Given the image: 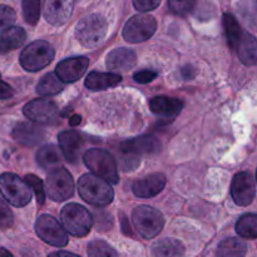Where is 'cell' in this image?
<instances>
[{"instance_id": "cell-7", "label": "cell", "mask_w": 257, "mask_h": 257, "mask_svg": "<svg viewBox=\"0 0 257 257\" xmlns=\"http://www.w3.org/2000/svg\"><path fill=\"white\" fill-rule=\"evenodd\" d=\"M74 180L65 168L57 167L50 171L45 180V195L53 201L63 202L74 195Z\"/></svg>"}, {"instance_id": "cell-18", "label": "cell", "mask_w": 257, "mask_h": 257, "mask_svg": "<svg viewBox=\"0 0 257 257\" xmlns=\"http://www.w3.org/2000/svg\"><path fill=\"white\" fill-rule=\"evenodd\" d=\"M58 141H59L60 151L65 160L70 163L77 162L83 146L82 136L75 131H64L59 133Z\"/></svg>"}, {"instance_id": "cell-23", "label": "cell", "mask_w": 257, "mask_h": 257, "mask_svg": "<svg viewBox=\"0 0 257 257\" xmlns=\"http://www.w3.org/2000/svg\"><path fill=\"white\" fill-rule=\"evenodd\" d=\"M122 80V77L117 73L90 72L85 78L84 85L90 90H103L114 87Z\"/></svg>"}, {"instance_id": "cell-14", "label": "cell", "mask_w": 257, "mask_h": 257, "mask_svg": "<svg viewBox=\"0 0 257 257\" xmlns=\"http://www.w3.org/2000/svg\"><path fill=\"white\" fill-rule=\"evenodd\" d=\"M74 0H45L44 17L52 25L59 27L69 20Z\"/></svg>"}, {"instance_id": "cell-9", "label": "cell", "mask_w": 257, "mask_h": 257, "mask_svg": "<svg viewBox=\"0 0 257 257\" xmlns=\"http://www.w3.org/2000/svg\"><path fill=\"white\" fill-rule=\"evenodd\" d=\"M157 30V22L152 15L138 14L131 18L123 28V38L128 43H142L150 39Z\"/></svg>"}, {"instance_id": "cell-8", "label": "cell", "mask_w": 257, "mask_h": 257, "mask_svg": "<svg viewBox=\"0 0 257 257\" xmlns=\"http://www.w3.org/2000/svg\"><path fill=\"white\" fill-rule=\"evenodd\" d=\"M0 192L15 207H24L32 200L29 186L14 173H3L0 176Z\"/></svg>"}, {"instance_id": "cell-21", "label": "cell", "mask_w": 257, "mask_h": 257, "mask_svg": "<svg viewBox=\"0 0 257 257\" xmlns=\"http://www.w3.org/2000/svg\"><path fill=\"white\" fill-rule=\"evenodd\" d=\"M27 40V33L20 27H10L0 34V54L13 52Z\"/></svg>"}, {"instance_id": "cell-11", "label": "cell", "mask_w": 257, "mask_h": 257, "mask_svg": "<svg viewBox=\"0 0 257 257\" xmlns=\"http://www.w3.org/2000/svg\"><path fill=\"white\" fill-rule=\"evenodd\" d=\"M231 195L238 206H248L256 196L255 178L250 172H240L233 177L231 185Z\"/></svg>"}, {"instance_id": "cell-44", "label": "cell", "mask_w": 257, "mask_h": 257, "mask_svg": "<svg viewBox=\"0 0 257 257\" xmlns=\"http://www.w3.org/2000/svg\"><path fill=\"white\" fill-rule=\"evenodd\" d=\"M0 257H14V256H13L12 252H9L7 248L0 247Z\"/></svg>"}, {"instance_id": "cell-41", "label": "cell", "mask_w": 257, "mask_h": 257, "mask_svg": "<svg viewBox=\"0 0 257 257\" xmlns=\"http://www.w3.org/2000/svg\"><path fill=\"white\" fill-rule=\"evenodd\" d=\"M190 72H195V69H193L192 67H185L182 69V74L186 79H191V78H192V75L190 74Z\"/></svg>"}, {"instance_id": "cell-33", "label": "cell", "mask_w": 257, "mask_h": 257, "mask_svg": "<svg viewBox=\"0 0 257 257\" xmlns=\"http://www.w3.org/2000/svg\"><path fill=\"white\" fill-rule=\"evenodd\" d=\"M15 19H17V15L13 8L8 5H0V34L12 27Z\"/></svg>"}, {"instance_id": "cell-6", "label": "cell", "mask_w": 257, "mask_h": 257, "mask_svg": "<svg viewBox=\"0 0 257 257\" xmlns=\"http://www.w3.org/2000/svg\"><path fill=\"white\" fill-rule=\"evenodd\" d=\"M132 218L138 233L147 240L156 237L158 233H161L165 226V218L162 213L147 205L136 207L132 212Z\"/></svg>"}, {"instance_id": "cell-5", "label": "cell", "mask_w": 257, "mask_h": 257, "mask_svg": "<svg viewBox=\"0 0 257 257\" xmlns=\"http://www.w3.org/2000/svg\"><path fill=\"white\" fill-rule=\"evenodd\" d=\"M54 48L45 40L30 43L20 54V64L28 72H38L49 65L54 59Z\"/></svg>"}, {"instance_id": "cell-2", "label": "cell", "mask_w": 257, "mask_h": 257, "mask_svg": "<svg viewBox=\"0 0 257 257\" xmlns=\"http://www.w3.org/2000/svg\"><path fill=\"white\" fill-rule=\"evenodd\" d=\"M60 220L65 232L75 237L87 236L93 226L92 213L78 203H68L64 206L60 212Z\"/></svg>"}, {"instance_id": "cell-17", "label": "cell", "mask_w": 257, "mask_h": 257, "mask_svg": "<svg viewBox=\"0 0 257 257\" xmlns=\"http://www.w3.org/2000/svg\"><path fill=\"white\" fill-rule=\"evenodd\" d=\"M166 180L163 173H152L133 183V193L140 198H151L165 188Z\"/></svg>"}, {"instance_id": "cell-16", "label": "cell", "mask_w": 257, "mask_h": 257, "mask_svg": "<svg viewBox=\"0 0 257 257\" xmlns=\"http://www.w3.org/2000/svg\"><path fill=\"white\" fill-rule=\"evenodd\" d=\"M137 64V55L128 48L113 49L105 58V65L112 72H128Z\"/></svg>"}, {"instance_id": "cell-42", "label": "cell", "mask_w": 257, "mask_h": 257, "mask_svg": "<svg viewBox=\"0 0 257 257\" xmlns=\"http://www.w3.org/2000/svg\"><path fill=\"white\" fill-rule=\"evenodd\" d=\"M122 225H123V231H124V233H127V235L132 236V232H131V231H130V225H128L127 218L123 217V215H122Z\"/></svg>"}, {"instance_id": "cell-43", "label": "cell", "mask_w": 257, "mask_h": 257, "mask_svg": "<svg viewBox=\"0 0 257 257\" xmlns=\"http://www.w3.org/2000/svg\"><path fill=\"white\" fill-rule=\"evenodd\" d=\"M69 123H70V125H72V127H75L77 124H79V123H80V115H73V117L70 118Z\"/></svg>"}, {"instance_id": "cell-39", "label": "cell", "mask_w": 257, "mask_h": 257, "mask_svg": "<svg viewBox=\"0 0 257 257\" xmlns=\"http://www.w3.org/2000/svg\"><path fill=\"white\" fill-rule=\"evenodd\" d=\"M14 95V89L2 79L0 75V99H9Z\"/></svg>"}, {"instance_id": "cell-3", "label": "cell", "mask_w": 257, "mask_h": 257, "mask_svg": "<svg viewBox=\"0 0 257 257\" xmlns=\"http://www.w3.org/2000/svg\"><path fill=\"white\" fill-rule=\"evenodd\" d=\"M108 32V23L99 14H90L80 19L75 27V38L85 48H94L104 40Z\"/></svg>"}, {"instance_id": "cell-35", "label": "cell", "mask_w": 257, "mask_h": 257, "mask_svg": "<svg viewBox=\"0 0 257 257\" xmlns=\"http://www.w3.org/2000/svg\"><path fill=\"white\" fill-rule=\"evenodd\" d=\"M14 216L4 200L0 198V230H8L13 226Z\"/></svg>"}, {"instance_id": "cell-37", "label": "cell", "mask_w": 257, "mask_h": 257, "mask_svg": "<svg viewBox=\"0 0 257 257\" xmlns=\"http://www.w3.org/2000/svg\"><path fill=\"white\" fill-rule=\"evenodd\" d=\"M161 0H133V5L138 12H151L160 5Z\"/></svg>"}, {"instance_id": "cell-28", "label": "cell", "mask_w": 257, "mask_h": 257, "mask_svg": "<svg viewBox=\"0 0 257 257\" xmlns=\"http://www.w3.org/2000/svg\"><path fill=\"white\" fill-rule=\"evenodd\" d=\"M236 232L247 240L257 238V216L255 213H248L242 216L236 223Z\"/></svg>"}, {"instance_id": "cell-36", "label": "cell", "mask_w": 257, "mask_h": 257, "mask_svg": "<svg viewBox=\"0 0 257 257\" xmlns=\"http://www.w3.org/2000/svg\"><path fill=\"white\" fill-rule=\"evenodd\" d=\"M140 162L141 157H138V156L130 155V153H122V156H120V166L124 171H133L140 166Z\"/></svg>"}, {"instance_id": "cell-40", "label": "cell", "mask_w": 257, "mask_h": 257, "mask_svg": "<svg viewBox=\"0 0 257 257\" xmlns=\"http://www.w3.org/2000/svg\"><path fill=\"white\" fill-rule=\"evenodd\" d=\"M49 257H80L78 255H74L72 252H67V251H57V252L50 253Z\"/></svg>"}, {"instance_id": "cell-1", "label": "cell", "mask_w": 257, "mask_h": 257, "mask_svg": "<svg viewBox=\"0 0 257 257\" xmlns=\"http://www.w3.org/2000/svg\"><path fill=\"white\" fill-rule=\"evenodd\" d=\"M78 193L85 202L97 207H105L114 197L109 183L94 175H84L79 178Z\"/></svg>"}, {"instance_id": "cell-19", "label": "cell", "mask_w": 257, "mask_h": 257, "mask_svg": "<svg viewBox=\"0 0 257 257\" xmlns=\"http://www.w3.org/2000/svg\"><path fill=\"white\" fill-rule=\"evenodd\" d=\"M161 147L160 141L153 136H143V137L128 140L120 143V152L130 153L141 157L145 153H156Z\"/></svg>"}, {"instance_id": "cell-12", "label": "cell", "mask_w": 257, "mask_h": 257, "mask_svg": "<svg viewBox=\"0 0 257 257\" xmlns=\"http://www.w3.org/2000/svg\"><path fill=\"white\" fill-rule=\"evenodd\" d=\"M89 60L85 57H74L58 63L54 74L63 83H73L85 74Z\"/></svg>"}, {"instance_id": "cell-27", "label": "cell", "mask_w": 257, "mask_h": 257, "mask_svg": "<svg viewBox=\"0 0 257 257\" xmlns=\"http://www.w3.org/2000/svg\"><path fill=\"white\" fill-rule=\"evenodd\" d=\"M64 83L54 74L48 73L39 80L37 85V93L40 95H54L64 89Z\"/></svg>"}, {"instance_id": "cell-29", "label": "cell", "mask_w": 257, "mask_h": 257, "mask_svg": "<svg viewBox=\"0 0 257 257\" xmlns=\"http://www.w3.org/2000/svg\"><path fill=\"white\" fill-rule=\"evenodd\" d=\"M223 28H225L228 45L232 49H236V45H237L238 40L242 35V30H241L237 19L232 14H228V13L223 14Z\"/></svg>"}, {"instance_id": "cell-22", "label": "cell", "mask_w": 257, "mask_h": 257, "mask_svg": "<svg viewBox=\"0 0 257 257\" xmlns=\"http://www.w3.org/2000/svg\"><path fill=\"white\" fill-rule=\"evenodd\" d=\"M238 58L246 65H255L257 62V43L256 38L250 33L242 32L240 40L236 45Z\"/></svg>"}, {"instance_id": "cell-24", "label": "cell", "mask_w": 257, "mask_h": 257, "mask_svg": "<svg viewBox=\"0 0 257 257\" xmlns=\"http://www.w3.org/2000/svg\"><path fill=\"white\" fill-rule=\"evenodd\" d=\"M153 257H182L185 246L176 238H163L152 246Z\"/></svg>"}, {"instance_id": "cell-26", "label": "cell", "mask_w": 257, "mask_h": 257, "mask_svg": "<svg viewBox=\"0 0 257 257\" xmlns=\"http://www.w3.org/2000/svg\"><path fill=\"white\" fill-rule=\"evenodd\" d=\"M247 253V245L242 240L236 237H230L223 240L218 245L217 257H246Z\"/></svg>"}, {"instance_id": "cell-32", "label": "cell", "mask_w": 257, "mask_h": 257, "mask_svg": "<svg viewBox=\"0 0 257 257\" xmlns=\"http://www.w3.org/2000/svg\"><path fill=\"white\" fill-rule=\"evenodd\" d=\"M25 183L29 186V188H32L35 193V197L39 205H43L45 200V191H44V185H43L42 180L39 177H37L35 175H27L25 176Z\"/></svg>"}, {"instance_id": "cell-34", "label": "cell", "mask_w": 257, "mask_h": 257, "mask_svg": "<svg viewBox=\"0 0 257 257\" xmlns=\"http://www.w3.org/2000/svg\"><path fill=\"white\" fill-rule=\"evenodd\" d=\"M170 9L177 15H187L195 7V0H168Z\"/></svg>"}, {"instance_id": "cell-38", "label": "cell", "mask_w": 257, "mask_h": 257, "mask_svg": "<svg viewBox=\"0 0 257 257\" xmlns=\"http://www.w3.org/2000/svg\"><path fill=\"white\" fill-rule=\"evenodd\" d=\"M156 77H157V73L150 69L141 70V72L135 73V75H133L136 82L141 83V84H147V83L153 82L156 79Z\"/></svg>"}, {"instance_id": "cell-10", "label": "cell", "mask_w": 257, "mask_h": 257, "mask_svg": "<svg viewBox=\"0 0 257 257\" xmlns=\"http://www.w3.org/2000/svg\"><path fill=\"white\" fill-rule=\"evenodd\" d=\"M37 235L47 243L57 247H64L68 243V236L59 221L50 215H42L35 222Z\"/></svg>"}, {"instance_id": "cell-4", "label": "cell", "mask_w": 257, "mask_h": 257, "mask_svg": "<svg viewBox=\"0 0 257 257\" xmlns=\"http://www.w3.org/2000/svg\"><path fill=\"white\" fill-rule=\"evenodd\" d=\"M84 163L93 175L108 183H118L119 175L114 157L104 150L92 148L84 153Z\"/></svg>"}, {"instance_id": "cell-25", "label": "cell", "mask_w": 257, "mask_h": 257, "mask_svg": "<svg viewBox=\"0 0 257 257\" xmlns=\"http://www.w3.org/2000/svg\"><path fill=\"white\" fill-rule=\"evenodd\" d=\"M37 162L44 170H54L62 163V155L59 148L53 145L44 146L37 152Z\"/></svg>"}, {"instance_id": "cell-31", "label": "cell", "mask_w": 257, "mask_h": 257, "mask_svg": "<svg viewBox=\"0 0 257 257\" xmlns=\"http://www.w3.org/2000/svg\"><path fill=\"white\" fill-rule=\"evenodd\" d=\"M23 17L30 25H35L40 17V0H23Z\"/></svg>"}, {"instance_id": "cell-13", "label": "cell", "mask_w": 257, "mask_h": 257, "mask_svg": "<svg viewBox=\"0 0 257 257\" xmlns=\"http://www.w3.org/2000/svg\"><path fill=\"white\" fill-rule=\"evenodd\" d=\"M23 112H24L25 117L33 122L47 123L50 122L57 115L58 107L53 100L34 99L27 103Z\"/></svg>"}, {"instance_id": "cell-30", "label": "cell", "mask_w": 257, "mask_h": 257, "mask_svg": "<svg viewBox=\"0 0 257 257\" xmlns=\"http://www.w3.org/2000/svg\"><path fill=\"white\" fill-rule=\"evenodd\" d=\"M88 256L89 257H118L117 251L102 240H93L88 243Z\"/></svg>"}, {"instance_id": "cell-20", "label": "cell", "mask_w": 257, "mask_h": 257, "mask_svg": "<svg viewBox=\"0 0 257 257\" xmlns=\"http://www.w3.org/2000/svg\"><path fill=\"white\" fill-rule=\"evenodd\" d=\"M150 107L155 114L172 119L176 115L180 114L183 108V102L180 99H176V98L155 97L153 99H151Z\"/></svg>"}, {"instance_id": "cell-15", "label": "cell", "mask_w": 257, "mask_h": 257, "mask_svg": "<svg viewBox=\"0 0 257 257\" xmlns=\"http://www.w3.org/2000/svg\"><path fill=\"white\" fill-rule=\"evenodd\" d=\"M15 141L27 147H34L45 138V131L40 125L29 122L18 123L13 130Z\"/></svg>"}]
</instances>
